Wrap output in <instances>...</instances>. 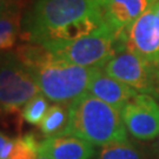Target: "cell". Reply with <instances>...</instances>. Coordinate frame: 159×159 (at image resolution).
<instances>
[{"label": "cell", "mask_w": 159, "mask_h": 159, "mask_svg": "<svg viewBox=\"0 0 159 159\" xmlns=\"http://www.w3.org/2000/svg\"><path fill=\"white\" fill-rule=\"evenodd\" d=\"M48 108L50 106L47 102V98L40 92L24 106L23 111H21V117L29 124L40 125V123L43 121Z\"/></svg>", "instance_id": "cell-15"}, {"label": "cell", "mask_w": 159, "mask_h": 159, "mask_svg": "<svg viewBox=\"0 0 159 159\" xmlns=\"http://www.w3.org/2000/svg\"><path fill=\"white\" fill-rule=\"evenodd\" d=\"M152 6L154 7V10H156L159 17V0H152Z\"/></svg>", "instance_id": "cell-18"}, {"label": "cell", "mask_w": 159, "mask_h": 159, "mask_svg": "<svg viewBox=\"0 0 159 159\" xmlns=\"http://www.w3.org/2000/svg\"><path fill=\"white\" fill-rule=\"evenodd\" d=\"M98 12V0H35L23 19V38L44 45L61 30Z\"/></svg>", "instance_id": "cell-3"}, {"label": "cell", "mask_w": 159, "mask_h": 159, "mask_svg": "<svg viewBox=\"0 0 159 159\" xmlns=\"http://www.w3.org/2000/svg\"><path fill=\"white\" fill-rule=\"evenodd\" d=\"M38 159H48V158H47V157H46V156H45L44 153H41V152H40V153H39V157H38Z\"/></svg>", "instance_id": "cell-20"}, {"label": "cell", "mask_w": 159, "mask_h": 159, "mask_svg": "<svg viewBox=\"0 0 159 159\" xmlns=\"http://www.w3.org/2000/svg\"><path fill=\"white\" fill-rule=\"evenodd\" d=\"M67 119L68 110L63 107L60 104L50 106L43 121L40 123V131L47 138L59 136L67 124Z\"/></svg>", "instance_id": "cell-13"}, {"label": "cell", "mask_w": 159, "mask_h": 159, "mask_svg": "<svg viewBox=\"0 0 159 159\" xmlns=\"http://www.w3.org/2000/svg\"><path fill=\"white\" fill-rule=\"evenodd\" d=\"M97 159H143V154L129 142L112 143L100 146Z\"/></svg>", "instance_id": "cell-14"}, {"label": "cell", "mask_w": 159, "mask_h": 159, "mask_svg": "<svg viewBox=\"0 0 159 159\" xmlns=\"http://www.w3.org/2000/svg\"><path fill=\"white\" fill-rule=\"evenodd\" d=\"M102 71L138 93L159 98V59L150 60L129 51H120Z\"/></svg>", "instance_id": "cell-5"}, {"label": "cell", "mask_w": 159, "mask_h": 159, "mask_svg": "<svg viewBox=\"0 0 159 159\" xmlns=\"http://www.w3.org/2000/svg\"><path fill=\"white\" fill-rule=\"evenodd\" d=\"M40 153V143L31 134L17 138L16 146L10 159H38Z\"/></svg>", "instance_id": "cell-16"}, {"label": "cell", "mask_w": 159, "mask_h": 159, "mask_svg": "<svg viewBox=\"0 0 159 159\" xmlns=\"http://www.w3.org/2000/svg\"><path fill=\"white\" fill-rule=\"evenodd\" d=\"M87 92L102 102H107L118 111H121V108L138 94V92L132 87L106 74L102 68L94 73L87 87Z\"/></svg>", "instance_id": "cell-11"}, {"label": "cell", "mask_w": 159, "mask_h": 159, "mask_svg": "<svg viewBox=\"0 0 159 159\" xmlns=\"http://www.w3.org/2000/svg\"><path fill=\"white\" fill-rule=\"evenodd\" d=\"M16 54L31 72L40 92L58 104L72 102L87 92L94 73L100 70L68 63L35 44L19 47Z\"/></svg>", "instance_id": "cell-1"}, {"label": "cell", "mask_w": 159, "mask_h": 159, "mask_svg": "<svg viewBox=\"0 0 159 159\" xmlns=\"http://www.w3.org/2000/svg\"><path fill=\"white\" fill-rule=\"evenodd\" d=\"M41 46L68 63L90 68H104L121 51L118 35L107 25L78 39L52 41Z\"/></svg>", "instance_id": "cell-4"}, {"label": "cell", "mask_w": 159, "mask_h": 159, "mask_svg": "<svg viewBox=\"0 0 159 159\" xmlns=\"http://www.w3.org/2000/svg\"><path fill=\"white\" fill-rule=\"evenodd\" d=\"M21 12L16 0H1L0 47L2 51L12 48L21 29Z\"/></svg>", "instance_id": "cell-12"}, {"label": "cell", "mask_w": 159, "mask_h": 159, "mask_svg": "<svg viewBox=\"0 0 159 159\" xmlns=\"http://www.w3.org/2000/svg\"><path fill=\"white\" fill-rule=\"evenodd\" d=\"M40 152L48 159H91L94 145L71 134H59L40 143Z\"/></svg>", "instance_id": "cell-10"}, {"label": "cell", "mask_w": 159, "mask_h": 159, "mask_svg": "<svg viewBox=\"0 0 159 159\" xmlns=\"http://www.w3.org/2000/svg\"><path fill=\"white\" fill-rule=\"evenodd\" d=\"M104 20L119 35L152 4V0H98Z\"/></svg>", "instance_id": "cell-9"}, {"label": "cell", "mask_w": 159, "mask_h": 159, "mask_svg": "<svg viewBox=\"0 0 159 159\" xmlns=\"http://www.w3.org/2000/svg\"><path fill=\"white\" fill-rule=\"evenodd\" d=\"M17 138H11L1 133L0 136V159H10L16 146Z\"/></svg>", "instance_id": "cell-17"}, {"label": "cell", "mask_w": 159, "mask_h": 159, "mask_svg": "<svg viewBox=\"0 0 159 159\" xmlns=\"http://www.w3.org/2000/svg\"><path fill=\"white\" fill-rule=\"evenodd\" d=\"M129 133L140 140L159 136V104L152 96L138 93L120 111Z\"/></svg>", "instance_id": "cell-8"}, {"label": "cell", "mask_w": 159, "mask_h": 159, "mask_svg": "<svg viewBox=\"0 0 159 159\" xmlns=\"http://www.w3.org/2000/svg\"><path fill=\"white\" fill-rule=\"evenodd\" d=\"M67 110V124L60 134L79 137L94 146L129 142L120 111L90 92L70 102Z\"/></svg>", "instance_id": "cell-2"}, {"label": "cell", "mask_w": 159, "mask_h": 159, "mask_svg": "<svg viewBox=\"0 0 159 159\" xmlns=\"http://www.w3.org/2000/svg\"><path fill=\"white\" fill-rule=\"evenodd\" d=\"M154 150H156L157 154L159 156V136H158V138H157V143L154 144Z\"/></svg>", "instance_id": "cell-19"}, {"label": "cell", "mask_w": 159, "mask_h": 159, "mask_svg": "<svg viewBox=\"0 0 159 159\" xmlns=\"http://www.w3.org/2000/svg\"><path fill=\"white\" fill-rule=\"evenodd\" d=\"M38 93H40L39 86L17 54L7 53L2 56L0 71V104L2 113L17 112Z\"/></svg>", "instance_id": "cell-6"}, {"label": "cell", "mask_w": 159, "mask_h": 159, "mask_svg": "<svg viewBox=\"0 0 159 159\" xmlns=\"http://www.w3.org/2000/svg\"><path fill=\"white\" fill-rule=\"evenodd\" d=\"M118 38L121 51L150 60L159 59V17L152 4Z\"/></svg>", "instance_id": "cell-7"}]
</instances>
